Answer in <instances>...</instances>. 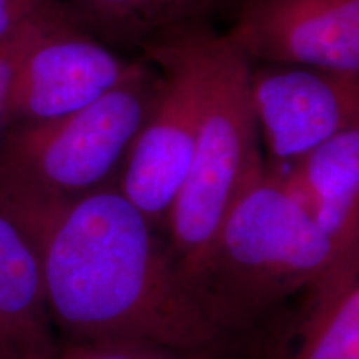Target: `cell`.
Returning a JSON list of instances; mask_svg holds the SVG:
<instances>
[{
	"mask_svg": "<svg viewBox=\"0 0 359 359\" xmlns=\"http://www.w3.org/2000/svg\"><path fill=\"white\" fill-rule=\"evenodd\" d=\"M343 251L283 173L263 161L238 193L212 245L183 276L226 338L290 296L311 293Z\"/></svg>",
	"mask_w": 359,
	"mask_h": 359,
	"instance_id": "2",
	"label": "cell"
},
{
	"mask_svg": "<svg viewBox=\"0 0 359 359\" xmlns=\"http://www.w3.org/2000/svg\"><path fill=\"white\" fill-rule=\"evenodd\" d=\"M224 37L262 64L359 70V0H245Z\"/></svg>",
	"mask_w": 359,
	"mask_h": 359,
	"instance_id": "8",
	"label": "cell"
},
{
	"mask_svg": "<svg viewBox=\"0 0 359 359\" xmlns=\"http://www.w3.org/2000/svg\"><path fill=\"white\" fill-rule=\"evenodd\" d=\"M58 0H0V45L64 11Z\"/></svg>",
	"mask_w": 359,
	"mask_h": 359,
	"instance_id": "14",
	"label": "cell"
},
{
	"mask_svg": "<svg viewBox=\"0 0 359 359\" xmlns=\"http://www.w3.org/2000/svg\"><path fill=\"white\" fill-rule=\"evenodd\" d=\"M200 29L178 27L145 43L160 87L125 160L116 185L165 231L190 170L201 111Z\"/></svg>",
	"mask_w": 359,
	"mask_h": 359,
	"instance_id": "5",
	"label": "cell"
},
{
	"mask_svg": "<svg viewBox=\"0 0 359 359\" xmlns=\"http://www.w3.org/2000/svg\"><path fill=\"white\" fill-rule=\"evenodd\" d=\"M55 356H40V354H32L20 349H13L0 344V359H53Z\"/></svg>",
	"mask_w": 359,
	"mask_h": 359,
	"instance_id": "16",
	"label": "cell"
},
{
	"mask_svg": "<svg viewBox=\"0 0 359 359\" xmlns=\"http://www.w3.org/2000/svg\"><path fill=\"white\" fill-rule=\"evenodd\" d=\"M203 356L143 341H90L57 344L53 359H201Z\"/></svg>",
	"mask_w": 359,
	"mask_h": 359,
	"instance_id": "13",
	"label": "cell"
},
{
	"mask_svg": "<svg viewBox=\"0 0 359 359\" xmlns=\"http://www.w3.org/2000/svg\"><path fill=\"white\" fill-rule=\"evenodd\" d=\"M160 79L150 60H140L127 80L85 109L13 125L0 150V190L74 198L116 183Z\"/></svg>",
	"mask_w": 359,
	"mask_h": 359,
	"instance_id": "4",
	"label": "cell"
},
{
	"mask_svg": "<svg viewBox=\"0 0 359 359\" xmlns=\"http://www.w3.org/2000/svg\"><path fill=\"white\" fill-rule=\"evenodd\" d=\"M201 111L188 175L165 223L182 273L212 245L238 193L263 163L250 60L226 37L200 32Z\"/></svg>",
	"mask_w": 359,
	"mask_h": 359,
	"instance_id": "3",
	"label": "cell"
},
{
	"mask_svg": "<svg viewBox=\"0 0 359 359\" xmlns=\"http://www.w3.org/2000/svg\"><path fill=\"white\" fill-rule=\"evenodd\" d=\"M0 344L55 356L43 291L40 241L0 201Z\"/></svg>",
	"mask_w": 359,
	"mask_h": 359,
	"instance_id": "9",
	"label": "cell"
},
{
	"mask_svg": "<svg viewBox=\"0 0 359 359\" xmlns=\"http://www.w3.org/2000/svg\"><path fill=\"white\" fill-rule=\"evenodd\" d=\"M137 64L85 34L67 8L55 13L35 29L15 67L12 127L85 109L127 80Z\"/></svg>",
	"mask_w": 359,
	"mask_h": 359,
	"instance_id": "6",
	"label": "cell"
},
{
	"mask_svg": "<svg viewBox=\"0 0 359 359\" xmlns=\"http://www.w3.org/2000/svg\"><path fill=\"white\" fill-rule=\"evenodd\" d=\"M80 15L120 39L150 42L212 8L218 0H72Z\"/></svg>",
	"mask_w": 359,
	"mask_h": 359,
	"instance_id": "12",
	"label": "cell"
},
{
	"mask_svg": "<svg viewBox=\"0 0 359 359\" xmlns=\"http://www.w3.org/2000/svg\"><path fill=\"white\" fill-rule=\"evenodd\" d=\"M311 293V311L288 359H359V240Z\"/></svg>",
	"mask_w": 359,
	"mask_h": 359,
	"instance_id": "11",
	"label": "cell"
},
{
	"mask_svg": "<svg viewBox=\"0 0 359 359\" xmlns=\"http://www.w3.org/2000/svg\"><path fill=\"white\" fill-rule=\"evenodd\" d=\"M48 19H50V17H48ZM42 22H40V24H42ZM40 24L32 27L30 30H27V32L19 35L17 39H13L12 42L0 45V150H2L4 140H6L8 130L12 128L11 92H12V82H13V74H15V67L19 64L20 55L22 52H24L25 45L29 43L30 37H32L35 29H37Z\"/></svg>",
	"mask_w": 359,
	"mask_h": 359,
	"instance_id": "15",
	"label": "cell"
},
{
	"mask_svg": "<svg viewBox=\"0 0 359 359\" xmlns=\"http://www.w3.org/2000/svg\"><path fill=\"white\" fill-rule=\"evenodd\" d=\"M250 90L276 172L359 125V70L262 64L250 72Z\"/></svg>",
	"mask_w": 359,
	"mask_h": 359,
	"instance_id": "7",
	"label": "cell"
},
{
	"mask_svg": "<svg viewBox=\"0 0 359 359\" xmlns=\"http://www.w3.org/2000/svg\"><path fill=\"white\" fill-rule=\"evenodd\" d=\"M0 201L40 241L48 318L64 341H143L198 356L223 343L165 231L116 183L74 198Z\"/></svg>",
	"mask_w": 359,
	"mask_h": 359,
	"instance_id": "1",
	"label": "cell"
},
{
	"mask_svg": "<svg viewBox=\"0 0 359 359\" xmlns=\"http://www.w3.org/2000/svg\"><path fill=\"white\" fill-rule=\"evenodd\" d=\"M280 173L339 248L359 240V125Z\"/></svg>",
	"mask_w": 359,
	"mask_h": 359,
	"instance_id": "10",
	"label": "cell"
}]
</instances>
